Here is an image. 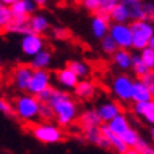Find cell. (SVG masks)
<instances>
[{"mask_svg":"<svg viewBox=\"0 0 154 154\" xmlns=\"http://www.w3.org/2000/svg\"><path fill=\"white\" fill-rule=\"evenodd\" d=\"M54 110V120L61 127H68L74 125L79 117L78 103L65 89L52 88L48 102Z\"/></svg>","mask_w":154,"mask_h":154,"instance_id":"cell-1","label":"cell"},{"mask_svg":"<svg viewBox=\"0 0 154 154\" xmlns=\"http://www.w3.org/2000/svg\"><path fill=\"white\" fill-rule=\"evenodd\" d=\"M40 99L33 94L23 92L13 100V115L19 120L26 122V123H33L38 119L40 113Z\"/></svg>","mask_w":154,"mask_h":154,"instance_id":"cell-2","label":"cell"},{"mask_svg":"<svg viewBox=\"0 0 154 154\" xmlns=\"http://www.w3.org/2000/svg\"><path fill=\"white\" fill-rule=\"evenodd\" d=\"M30 133L34 136V139L42 144H57L64 140V130L58 123L52 122H33L30 126Z\"/></svg>","mask_w":154,"mask_h":154,"instance_id":"cell-3","label":"cell"},{"mask_svg":"<svg viewBox=\"0 0 154 154\" xmlns=\"http://www.w3.org/2000/svg\"><path fill=\"white\" fill-rule=\"evenodd\" d=\"M131 34H133V45L131 48H134L137 51H141L143 48L149 45L150 38L154 34V27L150 20H133L130 23Z\"/></svg>","mask_w":154,"mask_h":154,"instance_id":"cell-4","label":"cell"},{"mask_svg":"<svg viewBox=\"0 0 154 154\" xmlns=\"http://www.w3.org/2000/svg\"><path fill=\"white\" fill-rule=\"evenodd\" d=\"M134 79L126 74H119L110 82V92L113 96L122 103H129L131 100V91H133Z\"/></svg>","mask_w":154,"mask_h":154,"instance_id":"cell-5","label":"cell"},{"mask_svg":"<svg viewBox=\"0 0 154 154\" xmlns=\"http://www.w3.org/2000/svg\"><path fill=\"white\" fill-rule=\"evenodd\" d=\"M109 35L116 41L119 48L130 50L133 45V34L129 23H110Z\"/></svg>","mask_w":154,"mask_h":154,"instance_id":"cell-6","label":"cell"},{"mask_svg":"<svg viewBox=\"0 0 154 154\" xmlns=\"http://www.w3.org/2000/svg\"><path fill=\"white\" fill-rule=\"evenodd\" d=\"M20 48H21V52H23L24 55L34 57L37 52H40L41 50L45 48V41H44L41 34L30 31V33L24 34L23 37H21Z\"/></svg>","mask_w":154,"mask_h":154,"instance_id":"cell-7","label":"cell"},{"mask_svg":"<svg viewBox=\"0 0 154 154\" xmlns=\"http://www.w3.org/2000/svg\"><path fill=\"white\" fill-rule=\"evenodd\" d=\"M48 88H51V74L47 69H34L30 84H28L27 92L38 96Z\"/></svg>","mask_w":154,"mask_h":154,"instance_id":"cell-8","label":"cell"},{"mask_svg":"<svg viewBox=\"0 0 154 154\" xmlns=\"http://www.w3.org/2000/svg\"><path fill=\"white\" fill-rule=\"evenodd\" d=\"M33 71V66L27 65V64H20V65L14 66L13 71H11V82H13V85L21 92H27Z\"/></svg>","mask_w":154,"mask_h":154,"instance_id":"cell-9","label":"cell"},{"mask_svg":"<svg viewBox=\"0 0 154 154\" xmlns=\"http://www.w3.org/2000/svg\"><path fill=\"white\" fill-rule=\"evenodd\" d=\"M110 27V16L105 13H95L91 20V31L96 40H102L105 35L109 34Z\"/></svg>","mask_w":154,"mask_h":154,"instance_id":"cell-10","label":"cell"},{"mask_svg":"<svg viewBox=\"0 0 154 154\" xmlns=\"http://www.w3.org/2000/svg\"><path fill=\"white\" fill-rule=\"evenodd\" d=\"M13 11V19H30L31 14L35 13L37 3L34 0H17L14 5L10 6Z\"/></svg>","mask_w":154,"mask_h":154,"instance_id":"cell-11","label":"cell"},{"mask_svg":"<svg viewBox=\"0 0 154 154\" xmlns=\"http://www.w3.org/2000/svg\"><path fill=\"white\" fill-rule=\"evenodd\" d=\"M82 136L84 139L91 144H95L100 147V149H110L109 141L106 140V137L102 134V129L100 126H94V127H85L82 129Z\"/></svg>","mask_w":154,"mask_h":154,"instance_id":"cell-12","label":"cell"},{"mask_svg":"<svg viewBox=\"0 0 154 154\" xmlns=\"http://www.w3.org/2000/svg\"><path fill=\"white\" fill-rule=\"evenodd\" d=\"M54 76H55L57 84L60 85L62 89H65V91L74 89L76 86V84H78V81H79V78L75 75L74 71L71 69V68H68V66L60 68L58 71H55Z\"/></svg>","mask_w":154,"mask_h":154,"instance_id":"cell-13","label":"cell"},{"mask_svg":"<svg viewBox=\"0 0 154 154\" xmlns=\"http://www.w3.org/2000/svg\"><path fill=\"white\" fill-rule=\"evenodd\" d=\"M133 113L146 123L154 125V98L146 102L133 103Z\"/></svg>","mask_w":154,"mask_h":154,"instance_id":"cell-14","label":"cell"},{"mask_svg":"<svg viewBox=\"0 0 154 154\" xmlns=\"http://www.w3.org/2000/svg\"><path fill=\"white\" fill-rule=\"evenodd\" d=\"M72 91H74L75 98L81 99V100H91L96 94V85L94 81L84 78V79L78 81L76 86Z\"/></svg>","mask_w":154,"mask_h":154,"instance_id":"cell-15","label":"cell"},{"mask_svg":"<svg viewBox=\"0 0 154 154\" xmlns=\"http://www.w3.org/2000/svg\"><path fill=\"white\" fill-rule=\"evenodd\" d=\"M99 117L102 119L103 123L110 122L113 117H116L119 113H122V106L119 105V102H113V100H106V102L100 103L96 107Z\"/></svg>","mask_w":154,"mask_h":154,"instance_id":"cell-16","label":"cell"},{"mask_svg":"<svg viewBox=\"0 0 154 154\" xmlns=\"http://www.w3.org/2000/svg\"><path fill=\"white\" fill-rule=\"evenodd\" d=\"M100 129H102V134L106 137V140L109 141V144H110V149H112L115 153L123 154L127 149H129V147H127V144L123 141V139H122L120 136H117L115 131L110 130L106 123H105V125H102V126H100Z\"/></svg>","mask_w":154,"mask_h":154,"instance_id":"cell-17","label":"cell"},{"mask_svg":"<svg viewBox=\"0 0 154 154\" xmlns=\"http://www.w3.org/2000/svg\"><path fill=\"white\" fill-rule=\"evenodd\" d=\"M153 99V95H151V91L147 85L137 78L133 84V91H131V102H146V100H150Z\"/></svg>","mask_w":154,"mask_h":154,"instance_id":"cell-18","label":"cell"},{"mask_svg":"<svg viewBox=\"0 0 154 154\" xmlns=\"http://www.w3.org/2000/svg\"><path fill=\"white\" fill-rule=\"evenodd\" d=\"M28 26H30V30L33 33L37 34H44L50 30V20H48L47 16L40 13H34L30 16L28 19Z\"/></svg>","mask_w":154,"mask_h":154,"instance_id":"cell-19","label":"cell"},{"mask_svg":"<svg viewBox=\"0 0 154 154\" xmlns=\"http://www.w3.org/2000/svg\"><path fill=\"white\" fill-rule=\"evenodd\" d=\"M106 125L109 126V129H110V130L115 131V133H116L117 136H120V137L131 127L129 117H127L123 112L119 113L116 117H113L110 122H107Z\"/></svg>","mask_w":154,"mask_h":154,"instance_id":"cell-20","label":"cell"},{"mask_svg":"<svg viewBox=\"0 0 154 154\" xmlns=\"http://www.w3.org/2000/svg\"><path fill=\"white\" fill-rule=\"evenodd\" d=\"M131 58H133V54L126 48H119L112 55V61L115 66L122 71H127L131 68Z\"/></svg>","mask_w":154,"mask_h":154,"instance_id":"cell-21","label":"cell"},{"mask_svg":"<svg viewBox=\"0 0 154 154\" xmlns=\"http://www.w3.org/2000/svg\"><path fill=\"white\" fill-rule=\"evenodd\" d=\"M52 64V52L47 48L41 50L37 52L34 57H31V62L30 65L33 66L34 69H47Z\"/></svg>","mask_w":154,"mask_h":154,"instance_id":"cell-22","label":"cell"},{"mask_svg":"<svg viewBox=\"0 0 154 154\" xmlns=\"http://www.w3.org/2000/svg\"><path fill=\"white\" fill-rule=\"evenodd\" d=\"M109 16H110V21L112 23H129V21H131L130 13H129V9H127L125 0H120L113 7L112 11L109 13Z\"/></svg>","mask_w":154,"mask_h":154,"instance_id":"cell-23","label":"cell"},{"mask_svg":"<svg viewBox=\"0 0 154 154\" xmlns=\"http://www.w3.org/2000/svg\"><path fill=\"white\" fill-rule=\"evenodd\" d=\"M78 119H79V125L82 129H85V127H94V126H102L103 125V122L99 117L96 109L85 110V112L81 113Z\"/></svg>","mask_w":154,"mask_h":154,"instance_id":"cell-24","label":"cell"},{"mask_svg":"<svg viewBox=\"0 0 154 154\" xmlns=\"http://www.w3.org/2000/svg\"><path fill=\"white\" fill-rule=\"evenodd\" d=\"M125 3H126L127 9H129L131 21H133V20H146L147 19L146 11H144V0H125Z\"/></svg>","mask_w":154,"mask_h":154,"instance_id":"cell-25","label":"cell"},{"mask_svg":"<svg viewBox=\"0 0 154 154\" xmlns=\"http://www.w3.org/2000/svg\"><path fill=\"white\" fill-rule=\"evenodd\" d=\"M7 33L11 34H20V35H24V34L30 33V26H28V20L27 19H13L11 23L5 28Z\"/></svg>","mask_w":154,"mask_h":154,"instance_id":"cell-26","label":"cell"},{"mask_svg":"<svg viewBox=\"0 0 154 154\" xmlns=\"http://www.w3.org/2000/svg\"><path fill=\"white\" fill-rule=\"evenodd\" d=\"M68 68L75 72V75L79 78V79H84V78H88L91 75V65L88 62L85 61H81V60H74V61H69L68 62Z\"/></svg>","mask_w":154,"mask_h":154,"instance_id":"cell-27","label":"cell"},{"mask_svg":"<svg viewBox=\"0 0 154 154\" xmlns=\"http://www.w3.org/2000/svg\"><path fill=\"white\" fill-rule=\"evenodd\" d=\"M130 69L133 71V74H134L137 78H143V76H144V75L150 71V68L144 64V61L141 60L140 54H133Z\"/></svg>","mask_w":154,"mask_h":154,"instance_id":"cell-28","label":"cell"},{"mask_svg":"<svg viewBox=\"0 0 154 154\" xmlns=\"http://www.w3.org/2000/svg\"><path fill=\"white\" fill-rule=\"evenodd\" d=\"M13 20V11L10 6H6L0 2V28L5 30Z\"/></svg>","mask_w":154,"mask_h":154,"instance_id":"cell-29","label":"cell"},{"mask_svg":"<svg viewBox=\"0 0 154 154\" xmlns=\"http://www.w3.org/2000/svg\"><path fill=\"white\" fill-rule=\"evenodd\" d=\"M100 48H102V51L105 52L106 55H113V54L119 50L116 41H115V40L109 35V34H107V35H105V37L100 40Z\"/></svg>","mask_w":154,"mask_h":154,"instance_id":"cell-30","label":"cell"},{"mask_svg":"<svg viewBox=\"0 0 154 154\" xmlns=\"http://www.w3.org/2000/svg\"><path fill=\"white\" fill-rule=\"evenodd\" d=\"M122 139H123V141L127 144V147H136V144H137L139 140L141 139V136L134 127H130L125 134L122 136Z\"/></svg>","mask_w":154,"mask_h":154,"instance_id":"cell-31","label":"cell"},{"mask_svg":"<svg viewBox=\"0 0 154 154\" xmlns=\"http://www.w3.org/2000/svg\"><path fill=\"white\" fill-rule=\"evenodd\" d=\"M38 119H40V120H45V122H52L54 120V110H52V107H51L50 103L41 102V105H40Z\"/></svg>","mask_w":154,"mask_h":154,"instance_id":"cell-32","label":"cell"},{"mask_svg":"<svg viewBox=\"0 0 154 154\" xmlns=\"http://www.w3.org/2000/svg\"><path fill=\"white\" fill-rule=\"evenodd\" d=\"M140 57L150 69H154V50L153 48L149 47V45L146 48H143L140 51Z\"/></svg>","mask_w":154,"mask_h":154,"instance_id":"cell-33","label":"cell"},{"mask_svg":"<svg viewBox=\"0 0 154 154\" xmlns=\"http://www.w3.org/2000/svg\"><path fill=\"white\" fill-rule=\"evenodd\" d=\"M119 2H120V0H99V11L98 13L109 14Z\"/></svg>","mask_w":154,"mask_h":154,"instance_id":"cell-34","label":"cell"},{"mask_svg":"<svg viewBox=\"0 0 154 154\" xmlns=\"http://www.w3.org/2000/svg\"><path fill=\"white\" fill-rule=\"evenodd\" d=\"M143 82H144L147 86L150 88V91H151V95H153L154 98V69H150L147 74L143 76V78H140Z\"/></svg>","mask_w":154,"mask_h":154,"instance_id":"cell-35","label":"cell"},{"mask_svg":"<svg viewBox=\"0 0 154 154\" xmlns=\"http://www.w3.org/2000/svg\"><path fill=\"white\" fill-rule=\"evenodd\" d=\"M136 149L140 150L143 154H153L154 153V149L144 140V139H143V137H141L140 140H139V143L136 144Z\"/></svg>","mask_w":154,"mask_h":154,"instance_id":"cell-36","label":"cell"},{"mask_svg":"<svg viewBox=\"0 0 154 154\" xmlns=\"http://www.w3.org/2000/svg\"><path fill=\"white\" fill-rule=\"evenodd\" d=\"M52 37L57 40H66L69 37V31L64 27H55L52 30Z\"/></svg>","mask_w":154,"mask_h":154,"instance_id":"cell-37","label":"cell"},{"mask_svg":"<svg viewBox=\"0 0 154 154\" xmlns=\"http://www.w3.org/2000/svg\"><path fill=\"white\" fill-rule=\"evenodd\" d=\"M82 5L91 13H98L99 11V0H84Z\"/></svg>","mask_w":154,"mask_h":154,"instance_id":"cell-38","label":"cell"},{"mask_svg":"<svg viewBox=\"0 0 154 154\" xmlns=\"http://www.w3.org/2000/svg\"><path fill=\"white\" fill-rule=\"evenodd\" d=\"M0 113H3V115H10V113H13V106H11V103H9L7 100L0 98Z\"/></svg>","mask_w":154,"mask_h":154,"instance_id":"cell-39","label":"cell"},{"mask_svg":"<svg viewBox=\"0 0 154 154\" xmlns=\"http://www.w3.org/2000/svg\"><path fill=\"white\" fill-rule=\"evenodd\" d=\"M144 11L147 19L150 20L154 14V0H144Z\"/></svg>","mask_w":154,"mask_h":154,"instance_id":"cell-40","label":"cell"},{"mask_svg":"<svg viewBox=\"0 0 154 154\" xmlns=\"http://www.w3.org/2000/svg\"><path fill=\"white\" fill-rule=\"evenodd\" d=\"M123 154H143V153H141L140 150H137L136 147H129Z\"/></svg>","mask_w":154,"mask_h":154,"instance_id":"cell-41","label":"cell"},{"mask_svg":"<svg viewBox=\"0 0 154 154\" xmlns=\"http://www.w3.org/2000/svg\"><path fill=\"white\" fill-rule=\"evenodd\" d=\"M149 136H150V139H151V141L154 143V125L149 129Z\"/></svg>","mask_w":154,"mask_h":154,"instance_id":"cell-42","label":"cell"},{"mask_svg":"<svg viewBox=\"0 0 154 154\" xmlns=\"http://www.w3.org/2000/svg\"><path fill=\"white\" fill-rule=\"evenodd\" d=\"M3 5H6V6H11V5H14L17 0H0Z\"/></svg>","mask_w":154,"mask_h":154,"instance_id":"cell-43","label":"cell"},{"mask_svg":"<svg viewBox=\"0 0 154 154\" xmlns=\"http://www.w3.org/2000/svg\"><path fill=\"white\" fill-rule=\"evenodd\" d=\"M35 3H37L38 7H41V6H45L48 3V0H34Z\"/></svg>","mask_w":154,"mask_h":154,"instance_id":"cell-44","label":"cell"},{"mask_svg":"<svg viewBox=\"0 0 154 154\" xmlns=\"http://www.w3.org/2000/svg\"><path fill=\"white\" fill-rule=\"evenodd\" d=\"M149 47H151L154 50V34H153V37L150 38V41H149Z\"/></svg>","mask_w":154,"mask_h":154,"instance_id":"cell-45","label":"cell"},{"mask_svg":"<svg viewBox=\"0 0 154 154\" xmlns=\"http://www.w3.org/2000/svg\"><path fill=\"white\" fill-rule=\"evenodd\" d=\"M72 2H74L75 5H82L84 3V0H72Z\"/></svg>","mask_w":154,"mask_h":154,"instance_id":"cell-46","label":"cell"},{"mask_svg":"<svg viewBox=\"0 0 154 154\" xmlns=\"http://www.w3.org/2000/svg\"><path fill=\"white\" fill-rule=\"evenodd\" d=\"M150 21H151V24H153V27H154V14L151 16V19H150Z\"/></svg>","mask_w":154,"mask_h":154,"instance_id":"cell-47","label":"cell"},{"mask_svg":"<svg viewBox=\"0 0 154 154\" xmlns=\"http://www.w3.org/2000/svg\"><path fill=\"white\" fill-rule=\"evenodd\" d=\"M0 65H2V57H0Z\"/></svg>","mask_w":154,"mask_h":154,"instance_id":"cell-48","label":"cell"},{"mask_svg":"<svg viewBox=\"0 0 154 154\" xmlns=\"http://www.w3.org/2000/svg\"><path fill=\"white\" fill-rule=\"evenodd\" d=\"M153 154H154V153H153Z\"/></svg>","mask_w":154,"mask_h":154,"instance_id":"cell-49","label":"cell"}]
</instances>
